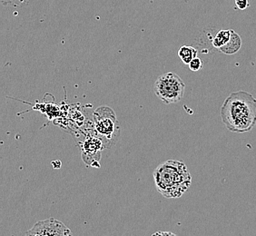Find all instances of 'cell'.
<instances>
[{"label":"cell","instance_id":"obj_1","mask_svg":"<svg viewBox=\"0 0 256 236\" xmlns=\"http://www.w3.org/2000/svg\"><path fill=\"white\" fill-rule=\"evenodd\" d=\"M220 114L229 131L250 132L256 124V99L246 91L232 92L224 100Z\"/></svg>","mask_w":256,"mask_h":236},{"label":"cell","instance_id":"obj_2","mask_svg":"<svg viewBox=\"0 0 256 236\" xmlns=\"http://www.w3.org/2000/svg\"><path fill=\"white\" fill-rule=\"evenodd\" d=\"M158 192L166 198H179L192 184V176L182 161L168 160L159 164L154 172Z\"/></svg>","mask_w":256,"mask_h":236},{"label":"cell","instance_id":"obj_3","mask_svg":"<svg viewBox=\"0 0 256 236\" xmlns=\"http://www.w3.org/2000/svg\"><path fill=\"white\" fill-rule=\"evenodd\" d=\"M94 133L102 141L106 148H113L118 141L121 128L113 109L99 106L93 114Z\"/></svg>","mask_w":256,"mask_h":236},{"label":"cell","instance_id":"obj_4","mask_svg":"<svg viewBox=\"0 0 256 236\" xmlns=\"http://www.w3.org/2000/svg\"><path fill=\"white\" fill-rule=\"evenodd\" d=\"M154 91L166 104L178 103L184 96L186 84L178 74L168 72L158 76L154 84Z\"/></svg>","mask_w":256,"mask_h":236},{"label":"cell","instance_id":"obj_5","mask_svg":"<svg viewBox=\"0 0 256 236\" xmlns=\"http://www.w3.org/2000/svg\"><path fill=\"white\" fill-rule=\"evenodd\" d=\"M25 236H74L71 230L56 218H48L38 222L26 232Z\"/></svg>","mask_w":256,"mask_h":236},{"label":"cell","instance_id":"obj_6","mask_svg":"<svg viewBox=\"0 0 256 236\" xmlns=\"http://www.w3.org/2000/svg\"><path fill=\"white\" fill-rule=\"evenodd\" d=\"M104 148L103 141L96 134H88L80 144L82 159L84 164L89 166L100 168L99 161L101 159V152Z\"/></svg>","mask_w":256,"mask_h":236},{"label":"cell","instance_id":"obj_7","mask_svg":"<svg viewBox=\"0 0 256 236\" xmlns=\"http://www.w3.org/2000/svg\"><path fill=\"white\" fill-rule=\"evenodd\" d=\"M242 46L241 36L232 30L231 38L226 46L220 48V51L226 54H234L237 53Z\"/></svg>","mask_w":256,"mask_h":236},{"label":"cell","instance_id":"obj_8","mask_svg":"<svg viewBox=\"0 0 256 236\" xmlns=\"http://www.w3.org/2000/svg\"><path fill=\"white\" fill-rule=\"evenodd\" d=\"M198 51L190 46H182L178 50V56L184 64H189L192 59L197 58Z\"/></svg>","mask_w":256,"mask_h":236},{"label":"cell","instance_id":"obj_9","mask_svg":"<svg viewBox=\"0 0 256 236\" xmlns=\"http://www.w3.org/2000/svg\"><path fill=\"white\" fill-rule=\"evenodd\" d=\"M232 30H222L217 32L216 36L212 41V46L217 50H220L224 46L229 42L231 38Z\"/></svg>","mask_w":256,"mask_h":236},{"label":"cell","instance_id":"obj_10","mask_svg":"<svg viewBox=\"0 0 256 236\" xmlns=\"http://www.w3.org/2000/svg\"><path fill=\"white\" fill-rule=\"evenodd\" d=\"M189 66V68L190 70H192L194 72H197V71H199V70H201L202 68V62L201 58H199L198 56L196 58L192 59V61L190 62V64H188Z\"/></svg>","mask_w":256,"mask_h":236},{"label":"cell","instance_id":"obj_11","mask_svg":"<svg viewBox=\"0 0 256 236\" xmlns=\"http://www.w3.org/2000/svg\"><path fill=\"white\" fill-rule=\"evenodd\" d=\"M234 2H236V8L238 10H246L247 8L249 6L248 0H234Z\"/></svg>","mask_w":256,"mask_h":236},{"label":"cell","instance_id":"obj_12","mask_svg":"<svg viewBox=\"0 0 256 236\" xmlns=\"http://www.w3.org/2000/svg\"><path fill=\"white\" fill-rule=\"evenodd\" d=\"M151 236H178L171 232H156Z\"/></svg>","mask_w":256,"mask_h":236}]
</instances>
